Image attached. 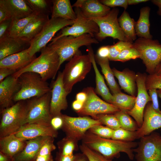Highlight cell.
I'll return each mask as SVG.
<instances>
[{"instance_id":"56","label":"cell","mask_w":161,"mask_h":161,"mask_svg":"<svg viewBox=\"0 0 161 161\" xmlns=\"http://www.w3.org/2000/svg\"><path fill=\"white\" fill-rule=\"evenodd\" d=\"M87 97L86 93L84 92L78 93L76 95V100L83 103L86 100Z\"/></svg>"},{"instance_id":"51","label":"cell","mask_w":161,"mask_h":161,"mask_svg":"<svg viewBox=\"0 0 161 161\" xmlns=\"http://www.w3.org/2000/svg\"><path fill=\"white\" fill-rule=\"evenodd\" d=\"M16 72L13 70L7 68H0V82Z\"/></svg>"},{"instance_id":"15","label":"cell","mask_w":161,"mask_h":161,"mask_svg":"<svg viewBox=\"0 0 161 161\" xmlns=\"http://www.w3.org/2000/svg\"><path fill=\"white\" fill-rule=\"evenodd\" d=\"M50 87V113L52 117L61 115V111L66 110L68 106V95L64 87L62 72H59L56 80L52 82Z\"/></svg>"},{"instance_id":"50","label":"cell","mask_w":161,"mask_h":161,"mask_svg":"<svg viewBox=\"0 0 161 161\" xmlns=\"http://www.w3.org/2000/svg\"><path fill=\"white\" fill-rule=\"evenodd\" d=\"M109 54V45L100 47L97 50L96 55L102 58H108Z\"/></svg>"},{"instance_id":"33","label":"cell","mask_w":161,"mask_h":161,"mask_svg":"<svg viewBox=\"0 0 161 161\" xmlns=\"http://www.w3.org/2000/svg\"><path fill=\"white\" fill-rule=\"evenodd\" d=\"M112 95L111 104L117 107L120 111L127 112L134 107L136 96L127 95L121 92Z\"/></svg>"},{"instance_id":"2","label":"cell","mask_w":161,"mask_h":161,"mask_svg":"<svg viewBox=\"0 0 161 161\" xmlns=\"http://www.w3.org/2000/svg\"><path fill=\"white\" fill-rule=\"evenodd\" d=\"M40 55L28 65L17 71L12 75L16 78L22 74L31 72L39 75L47 81L54 79L59 69V57L57 52L48 45L40 51Z\"/></svg>"},{"instance_id":"24","label":"cell","mask_w":161,"mask_h":161,"mask_svg":"<svg viewBox=\"0 0 161 161\" xmlns=\"http://www.w3.org/2000/svg\"><path fill=\"white\" fill-rule=\"evenodd\" d=\"M26 144V141L18 137L14 134L0 137V152L12 159L23 149Z\"/></svg>"},{"instance_id":"35","label":"cell","mask_w":161,"mask_h":161,"mask_svg":"<svg viewBox=\"0 0 161 161\" xmlns=\"http://www.w3.org/2000/svg\"><path fill=\"white\" fill-rule=\"evenodd\" d=\"M78 141L66 136L57 143L59 154L68 155L72 154L78 147Z\"/></svg>"},{"instance_id":"39","label":"cell","mask_w":161,"mask_h":161,"mask_svg":"<svg viewBox=\"0 0 161 161\" xmlns=\"http://www.w3.org/2000/svg\"><path fill=\"white\" fill-rule=\"evenodd\" d=\"M79 148L89 161H112V159L105 157L82 143Z\"/></svg>"},{"instance_id":"29","label":"cell","mask_w":161,"mask_h":161,"mask_svg":"<svg viewBox=\"0 0 161 161\" xmlns=\"http://www.w3.org/2000/svg\"><path fill=\"white\" fill-rule=\"evenodd\" d=\"M51 2V18H59L74 21L75 20L76 15L69 0H52Z\"/></svg>"},{"instance_id":"5","label":"cell","mask_w":161,"mask_h":161,"mask_svg":"<svg viewBox=\"0 0 161 161\" xmlns=\"http://www.w3.org/2000/svg\"><path fill=\"white\" fill-rule=\"evenodd\" d=\"M99 41L95 36L85 34L77 37L72 36L62 37L52 41L48 45L54 49L59 57V67L65 61L69 60L79 51L83 46L88 47L93 44H97Z\"/></svg>"},{"instance_id":"43","label":"cell","mask_w":161,"mask_h":161,"mask_svg":"<svg viewBox=\"0 0 161 161\" xmlns=\"http://www.w3.org/2000/svg\"><path fill=\"white\" fill-rule=\"evenodd\" d=\"M88 131L99 137L108 139L112 138L114 131V130L102 124L94 126Z\"/></svg>"},{"instance_id":"17","label":"cell","mask_w":161,"mask_h":161,"mask_svg":"<svg viewBox=\"0 0 161 161\" xmlns=\"http://www.w3.org/2000/svg\"><path fill=\"white\" fill-rule=\"evenodd\" d=\"M160 128H161V114L155 110L152 106L151 102H149L144 110L142 125L136 131L137 139L149 135L155 130Z\"/></svg>"},{"instance_id":"22","label":"cell","mask_w":161,"mask_h":161,"mask_svg":"<svg viewBox=\"0 0 161 161\" xmlns=\"http://www.w3.org/2000/svg\"><path fill=\"white\" fill-rule=\"evenodd\" d=\"M49 136L41 137L26 141L23 149L12 159L13 161H35L41 146Z\"/></svg>"},{"instance_id":"10","label":"cell","mask_w":161,"mask_h":161,"mask_svg":"<svg viewBox=\"0 0 161 161\" xmlns=\"http://www.w3.org/2000/svg\"><path fill=\"white\" fill-rule=\"evenodd\" d=\"M51 91L41 96L27 100L29 112L24 124L37 123L50 125L52 117L50 113Z\"/></svg>"},{"instance_id":"6","label":"cell","mask_w":161,"mask_h":161,"mask_svg":"<svg viewBox=\"0 0 161 161\" xmlns=\"http://www.w3.org/2000/svg\"><path fill=\"white\" fill-rule=\"evenodd\" d=\"M20 88L13 97V101L26 100L41 96L51 91L47 81L38 74L31 72H24L18 78Z\"/></svg>"},{"instance_id":"18","label":"cell","mask_w":161,"mask_h":161,"mask_svg":"<svg viewBox=\"0 0 161 161\" xmlns=\"http://www.w3.org/2000/svg\"><path fill=\"white\" fill-rule=\"evenodd\" d=\"M20 88L18 78L12 75L0 82V111L14 104L13 97Z\"/></svg>"},{"instance_id":"59","label":"cell","mask_w":161,"mask_h":161,"mask_svg":"<svg viewBox=\"0 0 161 161\" xmlns=\"http://www.w3.org/2000/svg\"><path fill=\"white\" fill-rule=\"evenodd\" d=\"M74 161H89L86 156L83 154L76 155V157Z\"/></svg>"},{"instance_id":"55","label":"cell","mask_w":161,"mask_h":161,"mask_svg":"<svg viewBox=\"0 0 161 161\" xmlns=\"http://www.w3.org/2000/svg\"><path fill=\"white\" fill-rule=\"evenodd\" d=\"M83 103L76 100L74 101L72 103V108L76 112L78 111L82 108Z\"/></svg>"},{"instance_id":"1","label":"cell","mask_w":161,"mask_h":161,"mask_svg":"<svg viewBox=\"0 0 161 161\" xmlns=\"http://www.w3.org/2000/svg\"><path fill=\"white\" fill-rule=\"evenodd\" d=\"M82 143L99 153L105 157L112 159L119 157L121 152L125 153L132 160L134 157L133 149L138 143L104 138L94 134L88 130L82 140Z\"/></svg>"},{"instance_id":"61","label":"cell","mask_w":161,"mask_h":161,"mask_svg":"<svg viewBox=\"0 0 161 161\" xmlns=\"http://www.w3.org/2000/svg\"><path fill=\"white\" fill-rule=\"evenodd\" d=\"M9 158L10 157L0 152V161H8Z\"/></svg>"},{"instance_id":"57","label":"cell","mask_w":161,"mask_h":161,"mask_svg":"<svg viewBox=\"0 0 161 161\" xmlns=\"http://www.w3.org/2000/svg\"><path fill=\"white\" fill-rule=\"evenodd\" d=\"M151 1L154 4L158 7V10L157 13L158 15L161 16V0H152Z\"/></svg>"},{"instance_id":"47","label":"cell","mask_w":161,"mask_h":161,"mask_svg":"<svg viewBox=\"0 0 161 161\" xmlns=\"http://www.w3.org/2000/svg\"><path fill=\"white\" fill-rule=\"evenodd\" d=\"M148 93L151 99V103L153 108L157 112L161 114V111L159 105L157 89L155 88L151 89L148 90Z\"/></svg>"},{"instance_id":"60","label":"cell","mask_w":161,"mask_h":161,"mask_svg":"<svg viewBox=\"0 0 161 161\" xmlns=\"http://www.w3.org/2000/svg\"><path fill=\"white\" fill-rule=\"evenodd\" d=\"M154 74L157 75H161V62L156 67Z\"/></svg>"},{"instance_id":"31","label":"cell","mask_w":161,"mask_h":161,"mask_svg":"<svg viewBox=\"0 0 161 161\" xmlns=\"http://www.w3.org/2000/svg\"><path fill=\"white\" fill-rule=\"evenodd\" d=\"M96 61L100 66L101 71L112 95L121 92L114 78L112 69L110 67L108 58H102L95 55Z\"/></svg>"},{"instance_id":"62","label":"cell","mask_w":161,"mask_h":161,"mask_svg":"<svg viewBox=\"0 0 161 161\" xmlns=\"http://www.w3.org/2000/svg\"><path fill=\"white\" fill-rule=\"evenodd\" d=\"M157 92L158 96L161 99V89H157Z\"/></svg>"},{"instance_id":"4","label":"cell","mask_w":161,"mask_h":161,"mask_svg":"<svg viewBox=\"0 0 161 161\" xmlns=\"http://www.w3.org/2000/svg\"><path fill=\"white\" fill-rule=\"evenodd\" d=\"M29 112L27 100L17 101L0 111V137L14 134L24 124Z\"/></svg>"},{"instance_id":"54","label":"cell","mask_w":161,"mask_h":161,"mask_svg":"<svg viewBox=\"0 0 161 161\" xmlns=\"http://www.w3.org/2000/svg\"><path fill=\"white\" fill-rule=\"evenodd\" d=\"M59 155L58 161H74L76 157V155H74L73 154L65 156Z\"/></svg>"},{"instance_id":"46","label":"cell","mask_w":161,"mask_h":161,"mask_svg":"<svg viewBox=\"0 0 161 161\" xmlns=\"http://www.w3.org/2000/svg\"><path fill=\"white\" fill-rule=\"evenodd\" d=\"M100 1L109 7H122L126 10L128 6V0H100Z\"/></svg>"},{"instance_id":"45","label":"cell","mask_w":161,"mask_h":161,"mask_svg":"<svg viewBox=\"0 0 161 161\" xmlns=\"http://www.w3.org/2000/svg\"><path fill=\"white\" fill-rule=\"evenodd\" d=\"M120 111V110L114 106L103 100L97 112V114H114Z\"/></svg>"},{"instance_id":"3","label":"cell","mask_w":161,"mask_h":161,"mask_svg":"<svg viewBox=\"0 0 161 161\" xmlns=\"http://www.w3.org/2000/svg\"><path fill=\"white\" fill-rule=\"evenodd\" d=\"M92 63L89 55L79 51L65 65L62 72L64 86L68 95L75 84L83 80L90 71Z\"/></svg>"},{"instance_id":"49","label":"cell","mask_w":161,"mask_h":161,"mask_svg":"<svg viewBox=\"0 0 161 161\" xmlns=\"http://www.w3.org/2000/svg\"><path fill=\"white\" fill-rule=\"evenodd\" d=\"M62 114L61 115L53 117L51 118L50 125L56 130H57L60 129H61L62 126L63 120Z\"/></svg>"},{"instance_id":"42","label":"cell","mask_w":161,"mask_h":161,"mask_svg":"<svg viewBox=\"0 0 161 161\" xmlns=\"http://www.w3.org/2000/svg\"><path fill=\"white\" fill-rule=\"evenodd\" d=\"M140 57L138 51L133 46L123 50L115 59L114 61L124 62L131 59H135Z\"/></svg>"},{"instance_id":"11","label":"cell","mask_w":161,"mask_h":161,"mask_svg":"<svg viewBox=\"0 0 161 161\" xmlns=\"http://www.w3.org/2000/svg\"><path fill=\"white\" fill-rule=\"evenodd\" d=\"M133 151L137 161H161V135L153 131L142 137Z\"/></svg>"},{"instance_id":"48","label":"cell","mask_w":161,"mask_h":161,"mask_svg":"<svg viewBox=\"0 0 161 161\" xmlns=\"http://www.w3.org/2000/svg\"><path fill=\"white\" fill-rule=\"evenodd\" d=\"M12 20L9 19L0 22V39L8 35Z\"/></svg>"},{"instance_id":"30","label":"cell","mask_w":161,"mask_h":161,"mask_svg":"<svg viewBox=\"0 0 161 161\" xmlns=\"http://www.w3.org/2000/svg\"><path fill=\"white\" fill-rule=\"evenodd\" d=\"M150 8L148 6L143 7L140 10V16L136 22L135 27L136 35L139 38L150 39L152 38L150 31Z\"/></svg>"},{"instance_id":"23","label":"cell","mask_w":161,"mask_h":161,"mask_svg":"<svg viewBox=\"0 0 161 161\" xmlns=\"http://www.w3.org/2000/svg\"><path fill=\"white\" fill-rule=\"evenodd\" d=\"M83 91L86 94V99L81 109L76 112L79 115L90 116L95 119L97 112L103 100L97 95L92 87L85 88Z\"/></svg>"},{"instance_id":"20","label":"cell","mask_w":161,"mask_h":161,"mask_svg":"<svg viewBox=\"0 0 161 161\" xmlns=\"http://www.w3.org/2000/svg\"><path fill=\"white\" fill-rule=\"evenodd\" d=\"M36 58L35 55H30L28 48L0 60V68H7L17 72L28 65Z\"/></svg>"},{"instance_id":"12","label":"cell","mask_w":161,"mask_h":161,"mask_svg":"<svg viewBox=\"0 0 161 161\" xmlns=\"http://www.w3.org/2000/svg\"><path fill=\"white\" fill-rule=\"evenodd\" d=\"M63 123L61 129L66 136L78 141L82 140L91 127L102 124L97 120L88 116L72 117L62 114Z\"/></svg>"},{"instance_id":"19","label":"cell","mask_w":161,"mask_h":161,"mask_svg":"<svg viewBox=\"0 0 161 161\" xmlns=\"http://www.w3.org/2000/svg\"><path fill=\"white\" fill-rule=\"evenodd\" d=\"M72 7L79 8L83 15L90 19L105 16L111 10L98 0H77Z\"/></svg>"},{"instance_id":"28","label":"cell","mask_w":161,"mask_h":161,"mask_svg":"<svg viewBox=\"0 0 161 161\" xmlns=\"http://www.w3.org/2000/svg\"><path fill=\"white\" fill-rule=\"evenodd\" d=\"M88 54L90 56L92 64L95 75L96 89L97 93L102 97L105 101L111 104L113 95L106 86L104 78L99 72L97 66L93 51L91 46L87 47Z\"/></svg>"},{"instance_id":"25","label":"cell","mask_w":161,"mask_h":161,"mask_svg":"<svg viewBox=\"0 0 161 161\" xmlns=\"http://www.w3.org/2000/svg\"><path fill=\"white\" fill-rule=\"evenodd\" d=\"M29 42L17 37L6 36L0 39V60L9 55L19 52L26 49Z\"/></svg>"},{"instance_id":"27","label":"cell","mask_w":161,"mask_h":161,"mask_svg":"<svg viewBox=\"0 0 161 161\" xmlns=\"http://www.w3.org/2000/svg\"><path fill=\"white\" fill-rule=\"evenodd\" d=\"M112 70L121 88L131 95L135 96L137 85L134 72L127 69L120 71L114 68Z\"/></svg>"},{"instance_id":"38","label":"cell","mask_w":161,"mask_h":161,"mask_svg":"<svg viewBox=\"0 0 161 161\" xmlns=\"http://www.w3.org/2000/svg\"><path fill=\"white\" fill-rule=\"evenodd\" d=\"M95 120H99L102 125L114 130L121 128L119 120L114 114H98Z\"/></svg>"},{"instance_id":"53","label":"cell","mask_w":161,"mask_h":161,"mask_svg":"<svg viewBox=\"0 0 161 161\" xmlns=\"http://www.w3.org/2000/svg\"><path fill=\"white\" fill-rule=\"evenodd\" d=\"M35 161H53L51 154L43 155H37Z\"/></svg>"},{"instance_id":"41","label":"cell","mask_w":161,"mask_h":161,"mask_svg":"<svg viewBox=\"0 0 161 161\" xmlns=\"http://www.w3.org/2000/svg\"><path fill=\"white\" fill-rule=\"evenodd\" d=\"M112 139L127 142H132L137 139L136 131H131L121 128L114 130Z\"/></svg>"},{"instance_id":"26","label":"cell","mask_w":161,"mask_h":161,"mask_svg":"<svg viewBox=\"0 0 161 161\" xmlns=\"http://www.w3.org/2000/svg\"><path fill=\"white\" fill-rule=\"evenodd\" d=\"M49 19V15L38 14L17 37L29 43L39 33Z\"/></svg>"},{"instance_id":"34","label":"cell","mask_w":161,"mask_h":161,"mask_svg":"<svg viewBox=\"0 0 161 161\" xmlns=\"http://www.w3.org/2000/svg\"><path fill=\"white\" fill-rule=\"evenodd\" d=\"M39 14L34 12L26 17L12 19L8 36L17 37L24 30L27 25Z\"/></svg>"},{"instance_id":"7","label":"cell","mask_w":161,"mask_h":161,"mask_svg":"<svg viewBox=\"0 0 161 161\" xmlns=\"http://www.w3.org/2000/svg\"><path fill=\"white\" fill-rule=\"evenodd\" d=\"M133 47L139 53L146 71L154 74L161 62V44L157 40L139 38L133 43Z\"/></svg>"},{"instance_id":"13","label":"cell","mask_w":161,"mask_h":161,"mask_svg":"<svg viewBox=\"0 0 161 161\" xmlns=\"http://www.w3.org/2000/svg\"><path fill=\"white\" fill-rule=\"evenodd\" d=\"M74 11L76 18L73 24L70 26L62 28L59 34L51 40V42L66 36L77 37L85 34H88L95 37L99 32V28L96 23L92 20L86 17L79 8H75Z\"/></svg>"},{"instance_id":"58","label":"cell","mask_w":161,"mask_h":161,"mask_svg":"<svg viewBox=\"0 0 161 161\" xmlns=\"http://www.w3.org/2000/svg\"><path fill=\"white\" fill-rule=\"evenodd\" d=\"M148 1V0H128V5H135Z\"/></svg>"},{"instance_id":"44","label":"cell","mask_w":161,"mask_h":161,"mask_svg":"<svg viewBox=\"0 0 161 161\" xmlns=\"http://www.w3.org/2000/svg\"><path fill=\"white\" fill-rule=\"evenodd\" d=\"M145 84L147 90L152 88L161 89V75L155 74L147 75Z\"/></svg>"},{"instance_id":"32","label":"cell","mask_w":161,"mask_h":161,"mask_svg":"<svg viewBox=\"0 0 161 161\" xmlns=\"http://www.w3.org/2000/svg\"><path fill=\"white\" fill-rule=\"evenodd\" d=\"M118 21L123 33L131 42L133 43V41L136 39L135 29L136 22L130 17L129 13L126 10H124L118 18Z\"/></svg>"},{"instance_id":"37","label":"cell","mask_w":161,"mask_h":161,"mask_svg":"<svg viewBox=\"0 0 161 161\" xmlns=\"http://www.w3.org/2000/svg\"><path fill=\"white\" fill-rule=\"evenodd\" d=\"M34 12L41 14L49 15L51 12V0H26Z\"/></svg>"},{"instance_id":"21","label":"cell","mask_w":161,"mask_h":161,"mask_svg":"<svg viewBox=\"0 0 161 161\" xmlns=\"http://www.w3.org/2000/svg\"><path fill=\"white\" fill-rule=\"evenodd\" d=\"M0 4L7 10L12 19L28 16L34 12L25 0H0Z\"/></svg>"},{"instance_id":"52","label":"cell","mask_w":161,"mask_h":161,"mask_svg":"<svg viewBox=\"0 0 161 161\" xmlns=\"http://www.w3.org/2000/svg\"><path fill=\"white\" fill-rule=\"evenodd\" d=\"M9 19H12L8 13L2 5L0 4V22Z\"/></svg>"},{"instance_id":"16","label":"cell","mask_w":161,"mask_h":161,"mask_svg":"<svg viewBox=\"0 0 161 161\" xmlns=\"http://www.w3.org/2000/svg\"><path fill=\"white\" fill-rule=\"evenodd\" d=\"M18 137L24 141L43 136L57 137L58 133L51 125L37 123H27L23 125L14 134Z\"/></svg>"},{"instance_id":"14","label":"cell","mask_w":161,"mask_h":161,"mask_svg":"<svg viewBox=\"0 0 161 161\" xmlns=\"http://www.w3.org/2000/svg\"><path fill=\"white\" fill-rule=\"evenodd\" d=\"M146 76L145 74L138 73L136 74V81L137 93L135 103L132 109L126 112L134 118L139 128L141 127L143 123L145 107L148 103L151 101L145 86Z\"/></svg>"},{"instance_id":"36","label":"cell","mask_w":161,"mask_h":161,"mask_svg":"<svg viewBox=\"0 0 161 161\" xmlns=\"http://www.w3.org/2000/svg\"><path fill=\"white\" fill-rule=\"evenodd\" d=\"M114 114L118 120L121 128L131 131H135L139 128L136 122L126 112L120 111Z\"/></svg>"},{"instance_id":"8","label":"cell","mask_w":161,"mask_h":161,"mask_svg":"<svg viewBox=\"0 0 161 161\" xmlns=\"http://www.w3.org/2000/svg\"><path fill=\"white\" fill-rule=\"evenodd\" d=\"M119 12L118 9L114 8L105 16L91 19L96 23L99 28V32L95 35L98 41L110 37L114 39L131 42L125 36L119 24L118 18Z\"/></svg>"},{"instance_id":"9","label":"cell","mask_w":161,"mask_h":161,"mask_svg":"<svg viewBox=\"0 0 161 161\" xmlns=\"http://www.w3.org/2000/svg\"><path fill=\"white\" fill-rule=\"evenodd\" d=\"M74 22V21L61 18H51L39 33L29 42V49L30 55L32 56L35 55L36 53L47 46L58 31L66 27L71 26Z\"/></svg>"},{"instance_id":"40","label":"cell","mask_w":161,"mask_h":161,"mask_svg":"<svg viewBox=\"0 0 161 161\" xmlns=\"http://www.w3.org/2000/svg\"><path fill=\"white\" fill-rule=\"evenodd\" d=\"M133 43L131 42L119 41L116 43L109 45V60L114 61L115 59L124 50L132 47Z\"/></svg>"}]
</instances>
